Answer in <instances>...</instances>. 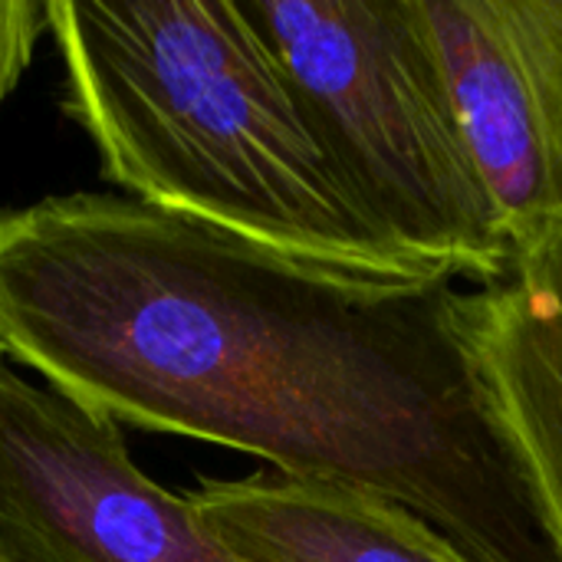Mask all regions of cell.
<instances>
[{"label": "cell", "instance_id": "cell-1", "mask_svg": "<svg viewBox=\"0 0 562 562\" xmlns=\"http://www.w3.org/2000/svg\"><path fill=\"white\" fill-rule=\"evenodd\" d=\"M59 109L115 194L372 283L405 257L316 138L240 0H46Z\"/></svg>", "mask_w": 562, "mask_h": 562}, {"label": "cell", "instance_id": "cell-2", "mask_svg": "<svg viewBox=\"0 0 562 562\" xmlns=\"http://www.w3.org/2000/svg\"><path fill=\"white\" fill-rule=\"evenodd\" d=\"M326 155L418 267L487 283L514 254L422 0H240Z\"/></svg>", "mask_w": 562, "mask_h": 562}, {"label": "cell", "instance_id": "cell-3", "mask_svg": "<svg viewBox=\"0 0 562 562\" xmlns=\"http://www.w3.org/2000/svg\"><path fill=\"white\" fill-rule=\"evenodd\" d=\"M0 543L16 562H244L132 461L122 425L3 359Z\"/></svg>", "mask_w": 562, "mask_h": 562}, {"label": "cell", "instance_id": "cell-4", "mask_svg": "<svg viewBox=\"0 0 562 562\" xmlns=\"http://www.w3.org/2000/svg\"><path fill=\"white\" fill-rule=\"evenodd\" d=\"M514 247L562 234V0H422Z\"/></svg>", "mask_w": 562, "mask_h": 562}, {"label": "cell", "instance_id": "cell-5", "mask_svg": "<svg viewBox=\"0 0 562 562\" xmlns=\"http://www.w3.org/2000/svg\"><path fill=\"white\" fill-rule=\"evenodd\" d=\"M454 319L562 553V234L514 247L497 280L454 290Z\"/></svg>", "mask_w": 562, "mask_h": 562}, {"label": "cell", "instance_id": "cell-6", "mask_svg": "<svg viewBox=\"0 0 562 562\" xmlns=\"http://www.w3.org/2000/svg\"><path fill=\"white\" fill-rule=\"evenodd\" d=\"M184 497L244 562H474L412 510L336 484L260 471L204 477Z\"/></svg>", "mask_w": 562, "mask_h": 562}, {"label": "cell", "instance_id": "cell-7", "mask_svg": "<svg viewBox=\"0 0 562 562\" xmlns=\"http://www.w3.org/2000/svg\"><path fill=\"white\" fill-rule=\"evenodd\" d=\"M46 33V0H0V105L23 82Z\"/></svg>", "mask_w": 562, "mask_h": 562}, {"label": "cell", "instance_id": "cell-8", "mask_svg": "<svg viewBox=\"0 0 562 562\" xmlns=\"http://www.w3.org/2000/svg\"><path fill=\"white\" fill-rule=\"evenodd\" d=\"M0 562H16L10 553H7V547H3V543H0Z\"/></svg>", "mask_w": 562, "mask_h": 562}]
</instances>
